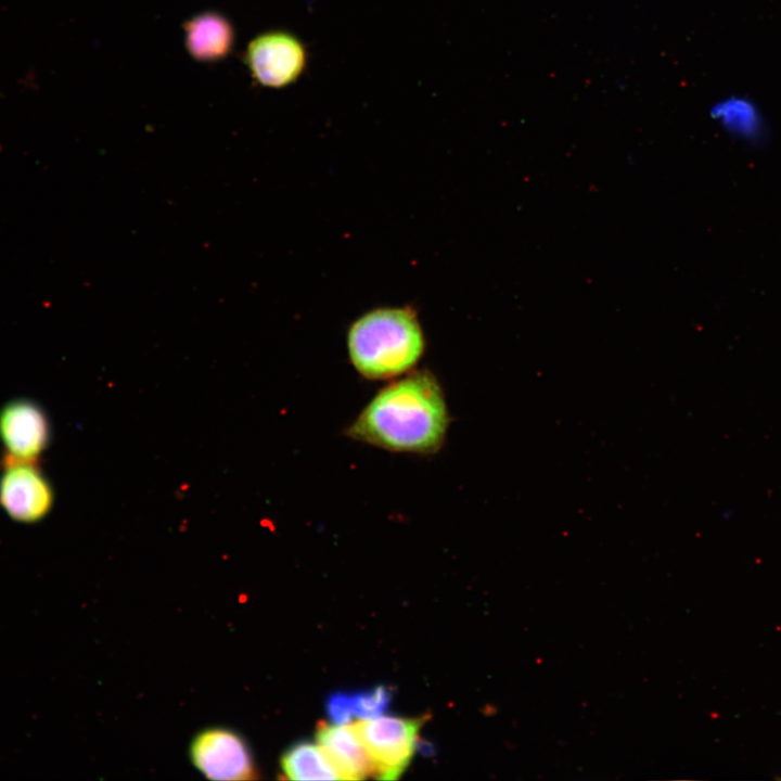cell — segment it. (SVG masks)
I'll list each match as a JSON object with an SVG mask.
<instances>
[{
	"label": "cell",
	"instance_id": "1",
	"mask_svg": "<svg viewBox=\"0 0 781 781\" xmlns=\"http://www.w3.org/2000/svg\"><path fill=\"white\" fill-rule=\"evenodd\" d=\"M450 423L443 388L428 370H418L383 387L346 430V435L388 451L432 454Z\"/></svg>",
	"mask_w": 781,
	"mask_h": 781
},
{
	"label": "cell",
	"instance_id": "2",
	"mask_svg": "<svg viewBox=\"0 0 781 781\" xmlns=\"http://www.w3.org/2000/svg\"><path fill=\"white\" fill-rule=\"evenodd\" d=\"M347 349L356 371L369 380H387L411 371L425 349L422 327L408 307H383L349 327Z\"/></svg>",
	"mask_w": 781,
	"mask_h": 781
},
{
	"label": "cell",
	"instance_id": "3",
	"mask_svg": "<svg viewBox=\"0 0 781 781\" xmlns=\"http://www.w3.org/2000/svg\"><path fill=\"white\" fill-rule=\"evenodd\" d=\"M423 718L379 716L351 724L381 780H396L407 769L417 747Z\"/></svg>",
	"mask_w": 781,
	"mask_h": 781
},
{
	"label": "cell",
	"instance_id": "4",
	"mask_svg": "<svg viewBox=\"0 0 781 781\" xmlns=\"http://www.w3.org/2000/svg\"><path fill=\"white\" fill-rule=\"evenodd\" d=\"M245 63L252 77L266 88L294 84L307 65L304 43L293 34L270 30L256 36L247 46Z\"/></svg>",
	"mask_w": 781,
	"mask_h": 781
},
{
	"label": "cell",
	"instance_id": "5",
	"mask_svg": "<svg viewBox=\"0 0 781 781\" xmlns=\"http://www.w3.org/2000/svg\"><path fill=\"white\" fill-rule=\"evenodd\" d=\"M54 492L36 461L2 459L0 507L13 521L30 524L51 511Z\"/></svg>",
	"mask_w": 781,
	"mask_h": 781
},
{
	"label": "cell",
	"instance_id": "6",
	"mask_svg": "<svg viewBox=\"0 0 781 781\" xmlns=\"http://www.w3.org/2000/svg\"><path fill=\"white\" fill-rule=\"evenodd\" d=\"M51 439V425L43 408L30 399H14L0 409V440L4 457L37 461Z\"/></svg>",
	"mask_w": 781,
	"mask_h": 781
},
{
	"label": "cell",
	"instance_id": "7",
	"mask_svg": "<svg viewBox=\"0 0 781 781\" xmlns=\"http://www.w3.org/2000/svg\"><path fill=\"white\" fill-rule=\"evenodd\" d=\"M194 766L212 780H252L256 769L245 742L227 729H208L191 744Z\"/></svg>",
	"mask_w": 781,
	"mask_h": 781
},
{
	"label": "cell",
	"instance_id": "8",
	"mask_svg": "<svg viewBox=\"0 0 781 781\" xmlns=\"http://www.w3.org/2000/svg\"><path fill=\"white\" fill-rule=\"evenodd\" d=\"M184 47L197 62L222 61L232 51L235 31L221 13L205 11L193 15L183 24Z\"/></svg>",
	"mask_w": 781,
	"mask_h": 781
},
{
	"label": "cell",
	"instance_id": "9",
	"mask_svg": "<svg viewBox=\"0 0 781 781\" xmlns=\"http://www.w3.org/2000/svg\"><path fill=\"white\" fill-rule=\"evenodd\" d=\"M316 739L342 780H361L373 774L371 759L351 725L321 721Z\"/></svg>",
	"mask_w": 781,
	"mask_h": 781
},
{
	"label": "cell",
	"instance_id": "10",
	"mask_svg": "<svg viewBox=\"0 0 781 781\" xmlns=\"http://www.w3.org/2000/svg\"><path fill=\"white\" fill-rule=\"evenodd\" d=\"M281 769L289 780H342L319 744L295 743L281 757Z\"/></svg>",
	"mask_w": 781,
	"mask_h": 781
},
{
	"label": "cell",
	"instance_id": "11",
	"mask_svg": "<svg viewBox=\"0 0 781 781\" xmlns=\"http://www.w3.org/2000/svg\"><path fill=\"white\" fill-rule=\"evenodd\" d=\"M392 690L387 686H375L351 694L354 714L360 719L382 716L390 705Z\"/></svg>",
	"mask_w": 781,
	"mask_h": 781
},
{
	"label": "cell",
	"instance_id": "12",
	"mask_svg": "<svg viewBox=\"0 0 781 781\" xmlns=\"http://www.w3.org/2000/svg\"><path fill=\"white\" fill-rule=\"evenodd\" d=\"M325 710L332 724L346 725L355 715L351 694L343 691L331 693L325 701Z\"/></svg>",
	"mask_w": 781,
	"mask_h": 781
}]
</instances>
